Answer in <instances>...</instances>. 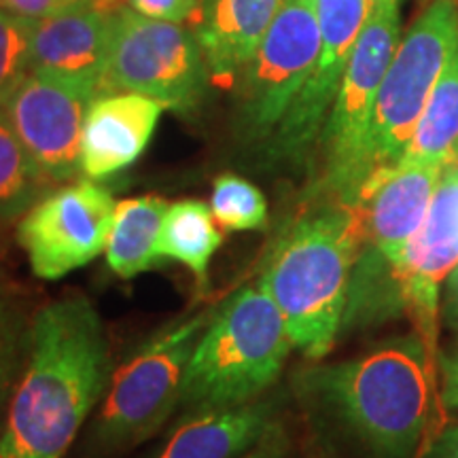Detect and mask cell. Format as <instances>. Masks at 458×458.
Instances as JSON below:
<instances>
[{"mask_svg":"<svg viewBox=\"0 0 458 458\" xmlns=\"http://www.w3.org/2000/svg\"><path fill=\"white\" fill-rule=\"evenodd\" d=\"M371 7L374 0H317L318 60L272 139L263 147V156L270 162L300 164L318 142Z\"/></svg>","mask_w":458,"mask_h":458,"instance_id":"8fae6325","label":"cell"},{"mask_svg":"<svg viewBox=\"0 0 458 458\" xmlns=\"http://www.w3.org/2000/svg\"><path fill=\"white\" fill-rule=\"evenodd\" d=\"M300 394L325 425L369 458H411L439 405L437 360L420 334L388 337L360 357L297 376Z\"/></svg>","mask_w":458,"mask_h":458,"instance_id":"7a4b0ae2","label":"cell"},{"mask_svg":"<svg viewBox=\"0 0 458 458\" xmlns=\"http://www.w3.org/2000/svg\"><path fill=\"white\" fill-rule=\"evenodd\" d=\"M216 308L172 320L113 371L88 435L91 456L125 452L159 431L179 408L185 371Z\"/></svg>","mask_w":458,"mask_h":458,"instance_id":"5b68a950","label":"cell"},{"mask_svg":"<svg viewBox=\"0 0 458 458\" xmlns=\"http://www.w3.org/2000/svg\"><path fill=\"white\" fill-rule=\"evenodd\" d=\"M418 458H458V425H448L435 433Z\"/></svg>","mask_w":458,"mask_h":458,"instance_id":"f1b7e54d","label":"cell"},{"mask_svg":"<svg viewBox=\"0 0 458 458\" xmlns=\"http://www.w3.org/2000/svg\"><path fill=\"white\" fill-rule=\"evenodd\" d=\"M444 317L452 327L458 329V266L444 283Z\"/></svg>","mask_w":458,"mask_h":458,"instance_id":"f546056e","label":"cell"},{"mask_svg":"<svg viewBox=\"0 0 458 458\" xmlns=\"http://www.w3.org/2000/svg\"><path fill=\"white\" fill-rule=\"evenodd\" d=\"M114 208L113 193L91 179L49 189L15 225L34 276L54 283L105 253Z\"/></svg>","mask_w":458,"mask_h":458,"instance_id":"30bf717a","label":"cell"},{"mask_svg":"<svg viewBox=\"0 0 458 458\" xmlns=\"http://www.w3.org/2000/svg\"><path fill=\"white\" fill-rule=\"evenodd\" d=\"M111 15L94 3L37 21L32 38V72L98 96L108 54Z\"/></svg>","mask_w":458,"mask_h":458,"instance_id":"5bb4252c","label":"cell"},{"mask_svg":"<svg viewBox=\"0 0 458 458\" xmlns=\"http://www.w3.org/2000/svg\"><path fill=\"white\" fill-rule=\"evenodd\" d=\"M213 81L196 32L123 7L111 15L98 94L134 91L179 114L196 113Z\"/></svg>","mask_w":458,"mask_h":458,"instance_id":"52a82bcc","label":"cell"},{"mask_svg":"<svg viewBox=\"0 0 458 458\" xmlns=\"http://www.w3.org/2000/svg\"><path fill=\"white\" fill-rule=\"evenodd\" d=\"M454 162H458V145H456L454 153H452V159H450V164H454Z\"/></svg>","mask_w":458,"mask_h":458,"instance_id":"1f68e13d","label":"cell"},{"mask_svg":"<svg viewBox=\"0 0 458 458\" xmlns=\"http://www.w3.org/2000/svg\"><path fill=\"white\" fill-rule=\"evenodd\" d=\"M278 420V401L257 397L187 414L153 458H242Z\"/></svg>","mask_w":458,"mask_h":458,"instance_id":"2e32d148","label":"cell"},{"mask_svg":"<svg viewBox=\"0 0 458 458\" xmlns=\"http://www.w3.org/2000/svg\"><path fill=\"white\" fill-rule=\"evenodd\" d=\"M54 187L21 145L4 106H0V223L17 221Z\"/></svg>","mask_w":458,"mask_h":458,"instance_id":"44dd1931","label":"cell"},{"mask_svg":"<svg viewBox=\"0 0 458 458\" xmlns=\"http://www.w3.org/2000/svg\"><path fill=\"white\" fill-rule=\"evenodd\" d=\"M291 442L280 420L274 422L263 437L242 458H289Z\"/></svg>","mask_w":458,"mask_h":458,"instance_id":"83f0119b","label":"cell"},{"mask_svg":"<svg viewBox=\"0 0 458 458\" xmlns=\"http://www.w3.org/2000/svg\"><path fill=\"white\" fill-rule=\"evenodd\" d=\"M291 351L283 314L257 276L219 301L189 359L179 408L193 414L263 397Z\"/></svg>","mask_w":458,"mask_h":458,"instance_id":"277c9868","label":"cell"},{"mask_svg":"<svg viewBox=\"0 0 458 458\" xmlns=\"http://www.w3.org/2000/svg\"><path fill=\"white\" fill-rule=\"evenodd\" d=\"M456 47V0H433L401 37L382 79L365 142L363 182L376 172L391 168L403 156L428 96Z\"/></svg>","mask_w":458,"mask_h":458,"instance_id":"ba28073f","label":"cell"},{"mask_svg":"<svg viewBox=\"0 0 458 458\" xmlns=\"http://www.w3.org/2000/svg\"><path fill=\"white\" fill-rule=\"evenodd\" d=\"M221 244V225L210 204L202 199H181L168 206L159 233V255L162 259L185 266L202 293L208 289L210 263Z\"/></svg>","mask_w":458,"mask_h":458,"instance_id":"d6986e66","label":"cell"},{"mask_svg":"<svg viewBox=\"0 0 458 458\" xmlns=\"http://www.w3.org/2000/svg\"><path fill=\"white\" fill-rule=\"evenodd\" d=\"M111 376V344L89 297L72 293L37 308L0 422V458H64Z\"/></svg>","mask_w":458,"mask_h":458,"instance_id":"6da1fadb","label":"cell"},{"mask_svg":"<svg viewBox=\"0 0 458 458\" xmlns=\"http://www.w3.org/2000/svg\"><path fill=\"white\" fill-rule=\"evenodd\" d=\"M318 51L317 0H286L236 77L233 131L242 145H267L310 77Z\"/></svg>","mask_w":458,"mask_h":458,"instance_id":"9c48e42d","label":"cell"},{"mask_svg":"<svg viewBox=\"0 0 458 458\" xmlns=\"http://www.w3.org/2000/svg\"><path fill=\"white\" fill-rule=\"evenodd\" d=\"M458 266V162L448 164L435 187L420 229L405 250V306L433 359H439L437 317L439 293Z\"/></svg>","mask_w":458,"mask_h":458,"instance_id":"4fadbf2b","label":"cell"},{"mask_svg":"<svg viewBox=\"0 0 458 458\" xmlns=\"http://www.w3.org/2000/svg\"><path fill=\"white\" fill-rule=\"evenodd\" d=\"M286 0H199L196 37L210 77L236 81Z\"/></svg>","mask_w":458,"mask_h":458,"instance_id":"e0dca14e","label":"cell"},{"mask_svg":"<svg viewBox=\"0 0 458 458\" xmlns=\"http://www.w3.org/2000/svg\"><path fill=\"white\" fill-rule=\"evenodd\" d=\"M458 145V47L439 74L399 162L448 165ZM397 162V164H399Z\"/></svg>","mask_w":458,"mask_h":458,"instance_id":"ffe728a7","label":"cell"},{"mask_svg":"<svg viewBox=\"0 0 458 458\" xmlns=\"http://www.w3.org/2000/svg\"><path fill=\"white\" fill-rule=\"evenodd\" d=\"M9 286L7 280V270H4V257H3V249H0V293Z\"/></svg>","mask_w":458,"mask_h":458,"instance_id":"4dcf8cb0","label":"cell"},{"mask_svg":"<svg viewBox=\"0 0 458 458\" xmlns=\"http://www.w3.org/2000/svg\"><path fill=\"white\" fill-rule=\"evenodd\" d=\"M128 7L151 20L182 24L198 13L199 0H128Z\"/></svg>","mask_w":458,"mask_h":458,"instance_id":"d4e9b609","label":"cell"},{"mask_svg":"<svg viewBox=\"0 0 458 458\" xmlns=\"http://www.w3.org/2000/svg\"><path fill=\"white\" fill-rule=\"evenodd\" d=\"M210 210L227 232H261L267 227V199L261 189L232 172L215 179Z\"/></svg>","mask_w":458,"mask_h":458,"instance_id":"603a6c76","label":"cell"},{"mask_svg":"<svg viewBox=\"0 0 458 458\" xmlns=\"http://www.w3.org/2000/svg\"><path fill=\"white\" fill-rule=\"evenodd\" d=\"M439 405L445 411H458V342L448 352H439Z\"/></svg>","mask_w":458,"mask_h":458,"instance_id":"484cf974","label":"cell"},{"mask_svg":"<svg viewBox=\"0 0 458 458\" xmlns=\"http://www.w3.org/2000/svg\"><path fill=\"white\" fill-rule=\"evenodd\" d=\"M32 314L26 295L9 283L0 293V422L24 365Z\"/></svg>","mask_w":458,"mask_h":458,"instance_id":"7402d4cb","label":"cell"},{"mask_svg":"<svg viewBox=\"0 0 458 458\" xmlns=\"http://www.w3.org/2000/svg\"><path fill=\"white\" fill-rule=\"evenodd\" d=\"M168 206L159 196H139L117 202L105 255L108 267L119 278H136L162 259L159 233Z\"/></svg>","mask_w":458,"mask_h":458,"instance_id":"ac0fdd59","label":"cell"},{"mask_svg":"<svg viewBox=\"0 0 458 458\" xmlns=\"http://www.w3.org/2000/svg\"><path fill=\"white\" fill-rule=\"evenodd\" d=\"M94 96L30 74L4 105L21 145L54 185L81 174V136Z\"/></svg>","mask_w":458,"mask_h":458,"instance_id":"7c38bea8","label":"cell"},{"mask_svg":"<svg viewBox=\"0 0 458 458\" xmlns=\"http://www.w3.org/2000/svg\"><path fill=\"white\" fill-rule=\"evenodd\" d=\"M357 253L352 210L329 204L291 223L267 255L259 278L303 357H327L342 334Z\"/></svg>","mask_w":458,"mask_h":458,"instance_id":"3957f363","label":"cell"},{"mask_svg":"<svg viewBox=\"0 0 458 458\" xmlns=\"http://www.w3.org/2000/svg\"><path fill=\"white\" fill-rule=\"evenodd\" d=\"M164 106L134 91L98 94L88 108L81 136V174L102 181L130 168L157 128Z\"/></svg>","mask_w":458,"mask_h":458,"instance_id":"9a60e30c","label":"cell"},{"mask_svg":"<svg viewBox=\"0 0 458 458\" xmlns=\"http://www.w3.org/2000/svg\"><path fill=\"white\" fill-rule=\"evenodd\" d=\"M399 43L401 0H374L317 142L323 157L318 191L334 204L352 206L363 185L360 168L371 114Z\"/></svg>","mask_w":458,"mask_h":458,"instance_id":"8992f818","label":"cell"},{"mask_svg":"<svg viewBox=\"0 0 458 458\" xmlns=\"http://www.w3.org/2000/svg\"><path fill=\"white\" fill-rule=\"evenodd\" d=\"M37 20L0 9V106L32 74V38Z\"/></svg>","mask_w":458,"mask_h":458,"instance_id":"cb8c5ba5","label":"cell"},{"mask_svg":"<svg viewBox=\"0 0 458 458\" xmlns=\"http://www.w3.org/2000/svg\"><path fill=\"white\" fill-rule=\"evenodd\" d=\"M85 3H89V0H0V9L13 11L17 15L38 21Z\"/></svg>","mask_w":458,"mask_h":458,"instance_id":"4316f807","label":"cell"}]
</instances>
